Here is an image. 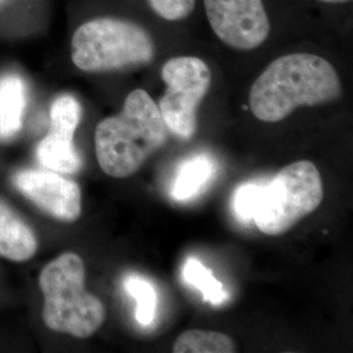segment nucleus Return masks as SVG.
<instances>
[{
    "label": "nucleus",
    "mask_w": 353,
    "mask_h": 353,
    "mask_svg": "<svg viewBox=\"0 0 353 353\" xmlns=\"http://www.w3.org/2000/svg\"><path fill=\"white\" fill-rule=\"evenodd\" d=\"M341 93L339 75L325 58L310 52L283 55L254 81L250 109L267 123L285 119L297 108L335 101Z\"/></svg>",
    "instance_id": "obj_1"
},
{
    "label": "nucleus",
    "mask_w": 353,
    "mask_h": 353,
    "mask_svg": "<svg viewBox=\"0 0 353 353\" xmlns=\"http://www.w3.org/2000/svg\"><path fill=\"white\" fill-rule=\"evenodd\" d=\"M168 134L157 103L145 90L135 89L127 96L121 113L102 119L96 127L97 161L108 176H132L164 147Z\"/></svg>",
    "instance_id": "obj_2"
},
{
    "label": "nucleus",
    "mask_w": 353,
    "mask_h": 353,
    "mask_svg": "<svg viewBox=\"0 0 353 353\" xmlns=\"http://www.w3.org/2000/svg\"><path fill=\"white\" fill-rule=\"evenodd\" d=\"M38 283L42 319L51 331L85 339L103 325L105 305L85 290V265L76 252H63L45 265Z\"/></svg>",
    "instance_id": "obj_3"
},
{
    "label": "nucleus",
    "mask_w": 353,
    "mask_h": 353,
    "mask_svg": "<svg viewBox=\"0 0 353 353\" xmlns=\"http://www.w3.org/2000/svg\"><path fill=\"white\" fill-rule=\"evenodd\" d=\"M154 45L141 26L115 17H99L79 26L71 58L85 72H106L151 62Z\"/></svg>",
    "instance_id": "obj_4"
},
{
    "label": "nucleus",
    "mask_w": 353,
    "mask_h": 353,
    "mask_svg": "<svg viewBox=\"0 0 353 353\" xmlns=\"http://www.w3.org/2000/svg\"><path fill=\"white\" fill-rule=\"evenodd\" d=\"M323 199V183L316 165L306 160L288 165L262 185L254 224L267 236L287 233L313 214Z\"/></svg>",
    "instance_id": "obj_5"
},
{
    "label": "nucleus",
    "mask_w": 353,
    "mask_h": 353,
    "mask_svg": "<svg viewBox=\"0 0 353 353\" xmlns=\"http://www.w3.org/2000/svg\"><path fill=\"white\" fill-rule=\"evenodd\" d=\"M166 84L159 110L169 132L190 140L196 131V110L211 87L212 74L207 63L196 57H176L161 70Z\"/></svg>",
    "instance_id": "obj_6"
},
{
    "label": "nucleus",
    "mask_w": 353,
    "mask_h": 353,
    "mask_svg": "<svg viewBox=\"0 0 353 353\" xmlns=\"http://www.w3.org/2000/svg\"><path fill=\"white\" fill-rule=\"evenodd\" d=\"M204 8L214 34L232 49L254 50L268 38L263 0H204Z\"/></svg>",
    "instance_id": "obj_7"
},
{
    "label": "nucleus",
    "mask_w": 353,
    "mask_h": 353,
    "mask_svg": "<svg viewBox=\"0 0 353 353\" xmlns=\"http://www.w3.org/2000/svg\"><path fill=\"white\" fill-rule=\"evenodd\" d=\"M83 109L72 94L58 96L50 108V130L38 143L37 157L41 165L58 173H77L83 160L74 143Z\"/></svg>",
    "instance_id": "obj_8"
},
{
    "label": "nucleus",
    "mask_w": 353,
    "mask_h": 353,
    "mask_svg": "<svg viewBox=\"0 0 353 353\" xmlns=\"http://www.w3.org/2000/svg\"><path fill=\"white\" fill-rule=\"evenodd\" d=\"M13 186L51 217L75 223L81 214V190L75 181L54 170L21 169L12 176Z\"/></svg>",
    "instance_id": "obj_9"
},
{
    "label": "nucleus",
    "mask_w": 353,
    "mask_h": 353,
    "mask_svg": "<svg viewBox=\"0 0 353 353\" xmlns=\"http://www.w3.org/2000/svg\"><path fill=\"white\" fill-rule=\"evenodd\" d=\"M33 229L7 203L0 201V256L13 262H26L37 252Z\"/></svg>",
    "instance_id": "obj_10"
},
{
    "label": "nucleus",
    "mask_w": 353,
    "mask_h": 353,
    "mask_svg": "<svg viewBox=\"0 0 353 353\" xmlns=\"http://www.w3.org/2000/svg\"><path fill=\"white\" fill-rule=\"evenodd\" d=\"M28 103L26 80L17 74L0 76V141H10L20 132Z\"/></svg>",
    "instance_id": "obj_11"
},
{
    "label": "nucleus",
    "mask_w": 353,
    "mask_h": 353,
    "mask_svg": "<svg viewBox=\"0 0 353 353\" xmlns=\"http://www.w3.org/2000/svg\"><path fill=\"white\" fill-rule=\"evenodd\" d=\"M216 172L217 165L210 154L201 153L190 157L178 169L172 196L179 202L195 198L214 179Z\"/></svg>",
    "instance_id": "obj_12"
},
{
    "label": "nucleus",
    "mask_w": 353,
    "mask_h": 353,
    "mask_svg": "<svg viewBox=\"0 0 353 353\" xmlns=\"http://www.w3.org/2000/svg\"><path fill=\"white\" fill-rule=\"evenodd\" d=\"M174 353H232L236 344L225 334L216 331L189 330L173 345Z\"/></svg>",
    "instance_id": "obj_13"
},
{
    "label": "nucleus",
    "mask_w": 353,
    "mask_h": 353,
    "mask_svg": "<svg viewBox=\"0 0 353 353\" xmlns=\"http://www.w3.org/2000/svg\"><path fill=\"white\" fill-rule=\"evenodd\" d=\"M183 279L194 288L199 290L203 299L214 306L225 303L229 299L224 285L214 278V272L203 265L198 259L189 258L183 265Z\"/></svg>",
    "instance_id": "obj_14"
},
{
    "label": "nucleus",
    "mask_w": 353,
    "mask_h": 353,
    "mask_svg": "<svg viewBox=\"0 0 353 353\" xmlns=\"http://www.w3.org/2000/svg\"><path fill=\"white\" fill-rule=\"evenodd\" d=\"M125 288L137 301L135 318L141 326H150L157 307V294L151 283L138 275H130L125 280Z\"/></svg>",
    "instance_id": "obj_15"
},
{
    "label": "nucleus",
    "mask_w": 353,
    "mask_h": 353,
    "mask_svg": "<svg viewBox=\"0 0 353 353\" xmlns=\"http://www.w3.org/2000/svg\"><path fill=\"white\" fill-rule=\"evenodd\" d=\"M262 185L263 183L248 182L245 185H241L240 188L236 190L232 205L233 212L242 224L249 225L254 221V214L259 202Z\"/></svg>",
    "instance_id": "obj_16"
},
{
    "label": "nucleus",
    "mask_w": 353,
    "mask_h": 353,
    "mask_svg": "<svg viewBox=\"0 0 353 353\" xmlns=\"http://www.w3.org/2000/svg\"><path fill=\"white\" fill-rule=\"evenodd\" d=\"M152 10L168 21L183 20L192 13L195 0H150Z\"/></svg>",
    "instance_id": "obj_17"
},
{
    "label": "nucleus",
    "mask_w": 353,
    "mask_h": 353,
    "mask_svg": "<svg viewBox=\"0 0 353 353\" xmlns=\"http://www.w3.org/2000/svg\"><path fill=\"white\" fill-rule=\"evenodd\" d=\"M323 3H331V4H343V3H348L351 0H321Z\"/></svg>",
    "instance_id": "obj_18"
},
{
    "label": "nucleus",
    "mask_w": 353,
    "mask_h": 353,
    "mask_svg": "<svg viewBox=\"0 0 353 353\" xmlns=\"http://www.w3.org/2000/svg\"><path fill=\"white\" fill-rule=\"evenodd\" d=\"M0 1H3V0H0Z\"/></svg>",
    "instance_id": "obj_19"
}]
</instances>
